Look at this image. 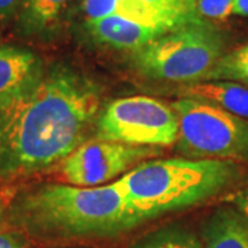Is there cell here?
I'll use <instances>...</instances> for the list:
<instances>
[{"instance_id": "6da1fadb", "label": "cell", "mask_w": 248, "mask_h": 248, "mask_svg": "<svg viewBox=\"0 0 248 248\" xmlns=\"http://www.w3.org/2000/svg\"><path fill=\"white\" fill-rule=\"evenodd\" d=\"M101 108L95 81L63 65L0 104V181L60 164L81 145Z\"/></svg>"}, {"instance_id": "7a4b0ae2", "label": "cell", "mask_w": 248, "mask_h": 248, "mask_svg": "<svg viewBox=\"0 0 248 248\" xmlns=\"http://www.w3.org/2000/svg\"><path fill=\"white\" fill-rule=\"evenodd\" d=\"M10 218L39 240L105 237L135 228L116 182L102 186L45 184L16 196Z\"/></svg>"}, {"instance_id": "3957f363", "label": "cell", "mask_w": 248, "mask_h": 248, "mask_svg": "<svg viewBox=\"0 0 248 248\" xmlns=\"http://www.w3.org/2000/svg\"><path fill=\"white\" fill-rule=\"evenodd\" d=\"M240 164L218 159L145 160L115 182L137 226L231 189L244 175Z\"/></svg>"}, {"instance_id": "277c9868", "label": "cell", "mask_w": 248, "mask_h": 248, "mask_svg": "<svg viewBox=\"0 0 248 248\" xmlns=\"http://www.w3.org/2000/svg\"><path fill=\"white\" fill-rule=\"evenodd\" d=\"M225 39L208 22L177 28L134 51V68L153 80L195 83L203 81L223 55Z\"/></svg>"}, {"instance_id": "5b68a950", "label": "cell", "mask_w": 248, "mask_h": 248, "mask_svg": "<svg viewBox=\"0 0 248 248\" xmlns=\"http://www.w3.org/2000/svg\"><path fill=\"white\" fill-rule=\"evenodd\" d=\"M171 107L178 117L175 146L186 159L248 163L247 119L192 98H179Z\"/></svg>"}, {"instance_id": "8992f818", "label": "cell", "mask_w": 248, "mask_h": 248, "mask_svg": "<svg viewBox=\"0 0 248 248\" xmlns=\"http://www.w3.org/2000/svg\"><path fill=\"white\" fill-rule=\"evenodd\" d=\"M97 138L133 146H172L178 140L177 113L156 98H120L98 115Z\"/></svg>"}, {"instance_id": "52a82bcc", "label": "cell", "mask_w": 248, "mask_h": 248, "mask_svg": "<svg viewBox=\"0 0 248 248\" xmlns=\"http://www.w3.org/2000/svg\"><path fill=\"white\" fill-rule=\"evenodd\" d=\"M160 153V148L133 146L120 142L84 141L58 166V175L68 185L102 186Z\"/></svg>"}, {"instance_id": "ba28073f", "label": "cell", "mask_w": 248, "mask_h": 248, "mask_svg": "<svg viewBox=\"0 0 248 248\" xmlns=\"http://www.w3.org/2000/svg\"><path fill=\"white\" fill-rule=\"evenodd\" d=\"M81 10L87 19L122 17L164 31L189 25L157 9L148 0H81Z\"/></svg>"}, {"instance_id": "9c48e42d", "label": "cell", "mask_w": 248, "mask_h": 248, "mask_svg": "<svg viewBox=\"0 0 248 248\" xmlns=\"http://www.w3.org/2000/svg\"><path fill=\"white\" fill-rule=\"evenodd\" d=\"M86 29L98 43L131 51L140 50L155 39L170 32L122 17L87 19Z\"/></svg>"}, {"instance_id": "30bf717a", "label": "cell", "mask_w": 248, "mask_h": 248, "mask_svg": "<svg viewBox=\"0 0 248 248\" xmlns=\"http://www.w3.org/2000/svg\"><path fill=\"white\" fill-rule=\"evenodd\" d=\"M46 66L33 51L0 46V104L18 95L42 76Z\"/></svg>"}, {"instance_id": "8fae6325", "label": "cell", "mask_w": 248, "mask_h": 248, "mask_svg": "<svg viewBox=\"0 0 248 248\" xmlns=\"http://www.w3.org/2000/svg\"><path fill=\"white\" fill-rule=\"evenodd\" d=\"M179 98H192L221 108L248 120V89L226 80L186 83L178 90Z\"/></svg>"}, {"instance_id": "7c38bea8", "label": "cell", "mask_w": 248, "mask_h": 248, "mask_svg": "<svg viewBox=\"0 0 248 248\" xmlns=\"http://www.w3.org/2000/svg\"><path fill=\"white\" fill-rule=\"evenodd\" d=\"M72 0H19L17 24L21 33L48 37L61 25Z\"/></svg>"}, {"instance_id": "4fadbf2b", "label": "cell", "mask_w": 248, "mask_h": 248, "mask_svg": "<svg viewBox=\"0 0 248 248\" xmlns=\"http://www.w3.org/2000/svg\"><path fill=\"white\" fill-rule=\"evenodd\" d=\"M203 248H248V219L236 208H219L203 228Z\"/></svg>"}, {"instance_id": "5bb4252c", "label": "cell", "mask_w": 248, "mask_h": 248, "mask_svg": "<svg viewBox=\"0 0 248 248\" xmlns=\"http://www.w3.org/2000/svg\"><path fill=\"white\" fill-rule=\"evenodd\" d=\"M133 248H203V243L187 226L169 225L148 233Z\"/></svg>"}, {"instance_id": "9a60e30c", "label": "cell", "mask_w": 248, "mask_h": 248, "mask_svg": "<svg viewBox=\"0 0 248 248\" xmlns=\"http://www.w3.org/2000/svg\"><path fill=\"white\" fill-rule=\"evenodd\" d=\"M226 80L239 83L248 89V43L225 53L215 62L203 81Z\"/></svg>"}, {"instance_id": "2e32d148", "label": "cell", "mask_w": 248, "mask_h": 248, "mask_svg": "<svg viewBox=\"0 0 248 248\" xmlns=\"http://www.w3.org/2000/svg\"><path fill=\"white\" fill-rule=\"evenodd\" d=\"M233 13V0H197L195 14L200 21L213 24L225 21Z\"/></svg>"}, {"instance_id": "e0dca14e", "label": "cell", "mask_w": 248, "mask_h": 248, "mask_svg": "<svg viewBox=\"0 0 248 248\" xmlns=\"http://www.w3.org/2000/svg\"><path fill=\"white\" fill-rule=\"evenodd\" d=\"M157 9L163 10L171 17L177 18L184 24L204 22L196 17L195 9L197 0H148Z\"/></svg>"}, {"instance_id": "ac0fdd59", "label": "cell", "mask_w": 248, "mask_h": 248, "mask_svg": "<svg viewBox=\"0 0 248 248\" xmlns=\"http://www.w3.org/2000/svg\"><path fill=\"white\" fill-rule=\"evenodd\" d=\"M0 248H27V243L21 234L17 233H1Z\"/></svg>"}, {"instance_id": "d6986e66", "label": "cell", "mask_w": 248, "mask_h": 248, "mask_svg": "<svg viewBox=\"0 0 248 248\" xmlns=\"http://www.w3.org/2000/svg\"><path fill=\"white\" fill-rule=\"evenodd\" d=\"M19 0H0V19H9L17 14Z\"/></svg>"}, {"instance_id": "ffe728a7", "label": "cell", "mask_w": 248, "mask_h": 248, "mask_svg": "<svg viewBox=\"0 0 248 248\" xmlns=\"http://www.w3.org/2000/svg\"><path fill=\"white\" fill-rule=\"evenodd\" d=\"M232 203L236 207V210L248 219V187L233 196Z\"/></svg>"}, {"instance_id": "44dd1931", "label": "cell", "mask_w": 248, "mask_h": 248, "mask_svg": "<svg viewBox=\"0 0 248 248\" xmlns=\"http://www.w3.org/2000/svg\"><path fill=\"white\" fill-rule=\"evenodd\" d=\"M234 16H248V0H233V13Z\"/></svg>"}, {"instance_id": "7402d4cb", "label": "cell", "mask_w": 248, "mask_h": 248, "mask_svg": "<svg viewBox=\"0 0 248 248\" xmlns=\"http://www.w3.org/2000/svg\"><path fill=\"white\" fill-rule=\"evenodd\" d=\"M4 222H6V207L0 199V229L4 226Z\"/></svg>"}]
</instances>
